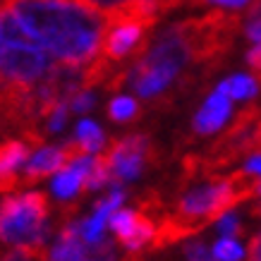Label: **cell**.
I'll return each instance as SVG.
<instances>
[{"mask_svg": "<svg viewBox=\"0 0 261 261\" xmlns=\"http://www.w3.org/2000/svg\"><path fill=\"white\" fill-rule=\"evenodd\" d=\"M60 63L87 67L101 53L106 17L82 0H3Z\"/></svg>", "mask_w": 261, "mask_h": 261, "instance_id": "1", "label": "cell"}, {"mask_svg": "<svg viewBox=\"0 0 261 261\" xmlns=\"http://www.w3.org/2000/svg\"><path fill=\"white\" fill-rule=\"evenodd\" d=\"M48 197L43 192H29V194H5L3 199V216H0V230L3 242L12 247H39L46 249L48 240Z\"/></svg>", "mask_w": 261, "mask_h": 261, "instance_id": "2", "label": "cell"}, {"mask_svg": "<svg viewBox=\"0 0 261 261\" xmlns=\"http://www.w3.org/2000/svg\"><path fill=\"white\" fill-rule=\"evenodd\" d=\"M56 65L41 46L3 43V84H39Z\"/></svg>", "mask_w": 261, "mask_h": 261, "instance_id": "3", "label": "cell"}, {"mask_svg": "<svg viewBox=\"0 0 261 261\" xmlns=\"http://www.w3.org/2000/svg\"><path fill=\"white\" fill-rule=\"evenodd\" d=\"M106 153L113 166V187L139 177L144 168L156 161V146L146 135H125L108 144Z\"/></svg>", "mask_w": 261, "mask_h": 261, "instance_id": "4", "label": "cell"}, {"mask_svg": "<svg viewBox=\"0 0 261 261\" xmlns=\"http://www.w3.org/2000/svg\"><path fill=\"white\" fill-rule=\"evenodd\" d=\"M111 230L115 232V238L127 252H142V247L153 242L156 238V221L153 216L146 211H125L120 208L111 216Z\"/></svg>", "mask_w": 261, "mask_h": 261, "instance_id": "5", "label": "cell"}, {"mask_svg": "<svg viewBox=\"0 0 261 261\" xmlns=\"http://www.w3.org/2000/svg\"><path fill=\"white\" fill-rule=\"evenodd\" d=\"M32 146L24 139H5L0 149V190L3 194H15L22 190V168L27 166Z\"/></svg>", "mask_w": 261, "mask_h": 261, "instance_id": "6", "label": "cell"}, {"mask_svg": "<svg viewBox=\"0 0 261 261\" xmlns=\"http://www.w3.org/2000/svg\"><path fill=\"white\" fill-rule=\"evenodd\" d=\"M230 113H232V106H230V96H225L223 91L216 89L214 94L204 101V106L199 108V113L194 115V122H192V129L194 135L208 137L218 132L225 122H228Z\"/></svg>", "mask_w": 261, "mask_h": 261, "instance_id": "7", "label": "cell"}, {"mask_svg": "<svg viewBox=\"0 0 261 261\" xmlns=\"http://www.w3.org/2000/svg\"><path fill=\"white\" fill-rule=\"evenodd\" d=\"M89 242L82 238L80 223H63L56 245L48 252V261H84L89 256Z\"/></svg>", "mask_w": 261, "mask_h": 261, "instance_id": "8", "label": "cell"}, {"mask_svg": "<svg viewBox=\"0 0 261 261\" xmlns=\"http://www.w3.org/2000/svg\"><path fill=\"white\" fill-rule=\"evenodd\" d=\"M84 5L94 8L103 17H115L125 15V12H135V10H159L161 15H166L170 10L180 8L177 0H82Z\"/></svg>", "mask_w": 261, "mask_h": 261, "instance_id": "9", "label": "cell"}, {"mask_svg": "<svg viewBox=\"0 0 261 261\" xmlns=\"http://www.w3.org/2000/svg\"><path fill=\"white\" fill-rule=\"evenodd\" d=\"M259 89H261V82L256 77H247V74H235V77H230V80L218 84V91H223L230 98H240V101L254 98L259 94Z\"/></svg>", "mask_w": 261, "mask_h": 261, "instance_id": "10", "label": "cell"}, {"mask_svg": "<svg viewBox=\"0 0 261 261\" xmlns=\"http://www.w3.org/2000/svg\"><path fill=\"white\" fill-rule=\"evenodd\" d=\"M74 137H77V142L84 144V149L89 153H98L103 146V129L96 125L94 120H82L80 125H77Z\"/></svg>", "mask_w": 261, "mask_h": 261, "instance_id": "11", "label": "cell"}, {"mask_svg": "<svg viewBox=\"0 0 261 261\" xmlns=\"http://www.w3.org/2000/svg\"><path fill=\"white\" fill-rule=\"evenodd\" d=\"M108 115L115 122H127V120H135L139 115V103L132 96H115L108 103Z\"/></svg>", "mask_w": 261, "mask_h": 261, "instance_id": "12", "label": "cell"}, {"mask_svg": "<svg viewBox=\"0 0 261 261\" xmlns=\"http://www.w3.org/2000/svg\"><path fill=\"white\" fill-rule=\"evenodd\" d=\"M242 32L252 43H261V0H254L242 19Z\"/></svg>", "mask_w": 261, "mask_h": 261, "instance_id": "13", "label": "cell"}, {"mask_svg": "<svg viewBox=\"0 0 261 261\" xmlns=\"http://www.w3.org/2000/svg\"><path fill=\"white\" fill-rule=\"evenodd\" d=\"M108 221V216L101 214V211H94L91 218L80 223V230H82V238L87 240L89 245H96V242H101L103 240V225Z\"/></svg>", "mask_w": 261, "mask_h": 261, "instance_id": "14", "label": "cell"}, {"mask_svg": "<svg viewBox=\"0 0 261 261\" xmlns=\"http://www.w3.org/2000/svg\"><path fill=\"white\" fill-rule=\"evenodd\" d=\"M214 254L218 261H242V247L232 238H223L221 242H216Z\"/></svg>", "mask_w": 261, "mask_h": 261, "instance_id": "15", "label": "cell"}, {"mask_svg": "<svg viewBox=\"0 0 261 261\" xmlns=\"http://www.w3.org/2000/svg\"><path fill=\"white\" fill-rule=\"evenodd\" d=\"M122 201H125V192H122V187H113V192L108 194V197H103L101 201L96 204L94 211H101V214H106L108 218H111L115 211H120Z\"/></svg>", "mask_w": 261, "mask_h": 261, "instance_id": "16", "label": "cell"}, {"mask_svg": "<svg viewBox=\"0 0 261 261\" xmlns=\"http://www.w3.org/2000/svg\"><path fill=\"white\" fill-rule=\"evenodd\" d=\"M218 232L225 235V238H240L245 232V228H242V223L235 214H225L218 218Z\"/></svg>", "mask_w": 261, "mask_h": 261, "instance_id": "17", "label": "cell"}, {"mask_svg": "<svg viewBox=\"0 0 261 261\" xmlns=\"http://www.w3.org/2000/svg\"><path fill=\"white\" fill-rule=\"evenodd\" d=\"M185 259L187 261H216V254L208 252L201 242H187L185 245Z\"/></svg>", "mask_w": 261, "mask_h": 261, "instance_id": "18", "label": "cell"}, {"mask_svg": "<svg viewBox=\"0 0 261 261\" xmlns=\"http://www.w3.org/2000/svg\"><path fill=\"white\" fill-rule=\"evenodd\" d=\"M91 108H94V96L89 94V89H84V91L72 96V101H70L72 113H87V111H91Z\"/></svg>", "mask_w": 261, "mask_h": 261, "instance_id": "19", "label": "cell"}, {"mask_svg": "<svg viewBox=\"0 0 261 261\" xmlns=\"http://www.w3.org/2000/svg\"><path fill=\"white\" fill-rule=\"evenodd\" d=\"M247 65H249V70L254 72V77L261 82V43H254V46L247 50Z\"/></svg>", "mask_w": 261, "mask_h": 261, "instance_id": "20", "label": "cell"}, {"mask_svg": "<svg viewBox=\"0 0 261 261\" xmlns=\"http://www.w3.org/2000/svg\"><path fill=\"white\" fill-rule=\"evenodd\" d=\"M247 261H261V230L249 240V249H247Z\"/></svg>", "mask_w": 261, "mask_h": 261, "instance_id": "21", "label": "cell"}, {"mask_svg": "<svg viewBox=\"0 0 261 261\" xmlns=\"http://www.w3.org/2000/svg\"><path fill=\"white\" fill-rule=\"evenodd\" d=\"M245 173L249 175H256V177H261V156H252V159L247 161V166L242 168Z\"/></svg>", "mask_w": 261, "mask_h": 261, "instance_id": "22", "label": "cell"}, {"mask_svg": "<svg viewBox=\"0 0 261 261\" xmlns=\"http://www.w3.org/2000/svg\"><path fill=\"white\" fill-rule=\"evenodd\" d=\"M206 3H211V5H221V8H242V5H247L249 0H204L201 5H206Z\"/></svg>", "mask_w": 261, "mask_h": 261, "instance_id": "23", "label": "cell"}, {"mask_svg": "<svg viewBox=\"0 0 261 261\" xmlns=\"http://www.w3.org/2000/svg\"><path fill=\"white\" fill-rule=\"evenodd\" d=\"M201 3H204V0H177V5H201Z\"/></svg>", "mask_w": 261, "mask_h": 261, "instance_id": "24", "label": "cell"}]
</instances>
